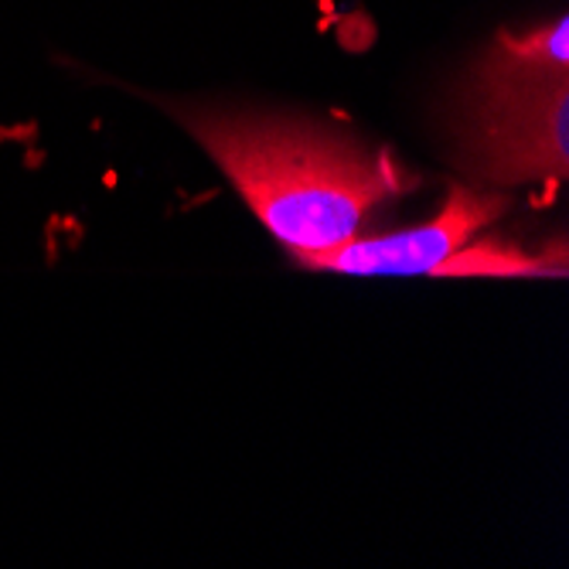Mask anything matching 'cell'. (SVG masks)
Instances as JSON below:
<instances>
[{
    "label": "cell",
    "mask_w": 569,
    "mask_h": 569,
    "mask_svg": "<svg viewBox=\"0 0 569 569\" xmlns=\"http://www.w3.org/2000/svg\"><path fill=\"white\" fill-rule=\"evenodd\" d=\"M188 130L229 174L290 256L328 252L409 181L386 153L351 137L280 117H188Z\"/></svg>",
    "instance_id": "1"
},
{
    "label": "cell",
    "mask_w": 569,
    "mask_h": 569,
    "mask_svg": "<svg viewBox=\"0 0 569 569\" xmlns=\"http://www.w3.org/2000/svg\"><path fill=\"white\" fill-rule=\"evenodd\" d=\"M460 133L475 168L501 184L569 178V21L508 31L460 92Z\"/></svg>",
    "instance_id": "2"
},
{
    "label": "cell",
    "mask_w": 569,
    "mask_h": 569,
    "mask_svg": "<svg viewBox=\"0 0 569 569\" xmlns=\"http://www.w3.org/2000/svg\"><path fill=\"white\" fill-rule=\"evenodd\" d=\"M505 212V198L478 194L468 184H450L437 219L376 239H348L328 252L297 256L300 267L358 277H433V270L468 246L485 226Z\"/></svg>",
    "instance_id": "3"
}]
</instances>
